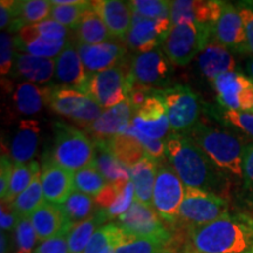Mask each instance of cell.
Wrapping results in <instances>:
<instances>
[{
	"label": "cell",
	"mask_w": 253,
	"mask_h": 253,
	"mask_svg": "<svg viewBox=\"0 0 253 253\" xmlns=\"http://www.w3.org/2000/svg\"><path fill=\"white\" fill-rule=\"evenodd\" d=\"M166 148L168 160L186 188L204 190L216 195L225 190V175L188 136L173 132L167 137Z\"/></svg>",
	"instance_id": "cell-1"
},
{
	"label": "cell",
	"mask_w": 253,
	"mask_h": 253,
	"mask_svg": "<svg viewBox=\"0 0 253 253\" xmlns=\"http://www.w3.org/2000/svg\"><path fill=\"white\" fill-rule=\"evenodd\" d=\"M186 249L197 253H253V218L237 214L190 227Z\"/></svg>",
	"instance_id": "cell-2"
},
{
	"label": "cell",
	"mask_w": 253,
	"mask_h": 253,
	"mask_svg": "<svg viewBox=\"0 0 253 253\" xmlns=\"http://www.w3.org/2000/svg\"><path fill=\"white\" fill-rule=\"evenodd\" d=\"M183 134L195 142L221 172L243 179V157L245 147L236 135L225 129L214 128L201 122Z\"/></svg>",
	"instance_id": "cell-3"
},
{
	"label": "cell",
	"mask_w": 253,
	"mask_h": 253,
	"mask_svg": "<svg viewBox=\"0 0 253 253\" xmlns=\"http://www.w3.org/2000/svg\"><path fill=\"white\" fill-rule=\"evenodd\" d=\"M95 144L86 132L66 123L54 126V141L50 160L72 172H77L94 162Z\"/></svg>",
	"instance_id": "cell-4"
},
{
	"label": "cell",
	"mask_w": 253,
	"mask_h": 253,
	"mask_svg": "<svg viewBox=\"0 0 253 253\" xmlns=\"http://www.w3.org/2000/svg\"><path fill=\"white\" fill-rule=\"evenodd\" d=\"M211 39V25L186 23L170 27L162 46L164 54L177 66H185L201 54Z\"/></svg>",
	"instance_id": "cell-5"
},
{
	"label": "cell",
	"mask_w": 253,
	"mask_h": 253,
	"mask_svg": "<svg viewBox=\"0 0 253 253\" xmlns=\"http://www.w3.org/2000/svg\"><path fill=\"white\" fill-rule=\"evenodd\" d=\"M134 84L130 68L126 69L122 61L115 67L90 75L84 94L108 109L128 99Z\"/></svg>",
	"instance_id": "cell-6"
},
{
	"label": "cell",
	"mask_w": 253,
	"mask_h": 253,
	"mask_svg": "<svg viewBox=\"0 0 253 253\" xmlns=\"http://www.w3.org/2000/svg\"><path fill=\"white\" fill-rule=\"evenodd\" d=\"M229 214V203L221 196L204 190L186 188L185 197L179 209L178 221L190 229L208 225Z\"/></svg>",
	"instance_id": "cell-7"
},
{
	"label": "cell",
	"mask_w": 253,
	"mask_h": 253,
	"mask_svg": "<svg viewBox=\"0 0 253 253\" xmlns=\"http://www.w3.org/2000/svg\"><path fill=\"white\" fill-rule=\"evenodd\" d=\"M47 106L59 115L72 120L81 128H88L102 115L103 108L90 96L71 88H50Z\"/></svg>",
	"instance_id": "cell-8"
},
{
	"label": "cell",
	"mask_w": 253,
	"mask_h": 253,
	"mask_svg": "<svg viewBox=\"0 0 253 253\" xmlns=\"http://www.w3.org/2000/svg\"><path fill=\"white\" fill-rule=\"evenodd\" d=\"M186 186L172 167H158L153 192V208L161 219L175 225L178 223L179 209L185 197Z\"/></svg>",
	"instance_id": "cell-9"
},
{
	"label": "cell",
	"mask_w": 253,
	"mask_h": 253,
	"mask_svg": "<svg viewBox=\"0 0 253 253\" xmlns=\"http://www.w3.org/2000/svg\"><path fill=\"white\" fill-rule=\"evenodd\" d=\"M118 224L129 237L156 239L167 244L172 242L171 232L167 229L154 208L136 199L130 209L118 218Z\"/></svg>",
	"instance_id": "cell-10"
},
{
	"label": "cell",
	"mask_w": 253,
	"mask_h": 253,
	"mask_svg": "<svg viewBox=\"0 0 253 253\" xmlns=\"http://www.w3.org/2000/svg\"><path fill=\"white\" fill-rule=\"evenodd\" d=\"M167 107L168 119L173 131H188L198 123L201 103L198 95L186 86H175L160 91Z\"/></svg>",
	"instance_id": "cell-11"
},
{
	"label": "cell",
	"mask_w": 253,
	"mask_h": 253,
	"mask_svg": "<svg viewBox=\"0 0 253 253\" xmlns=\"http://www.w3.org/2000/svg\"><path fill=\"white\" fill-rule=\"evenodd\" d=\"M218 102L227 110L253 113V81L239 72H227L213 82Z\"/></svg>",
	"instance_id": "cell-12"
},
{
	"label": "cell",
	"mask_w": 253,
	"mask_h": 253,
	"mask_svg": "<svg viewBox=\"0 0 253 253\" xmlns=\"http://www.w3.org/2000/svg\"><path fill=\"white\" fill-rule=\"evenodd\" d=\"M130 126L147 137L155 140L168 137L171 126L168 119L166 103L160 91L148 95L141 108L136 110Z\"/></svg>",
	"instance_id": "cell-13"
},
{
	"label": "cell",
	"mask_w": 253,
	"mask_h": 253,
	"mask_svg": "<svg viewBox=\"0 0 253 253\" xmlns=\"http://www.w3.org/2000/svg\"><path fill=\"white\" fill-rule=\"evenodd\" d=\"M170 27V19L155 20L132 11L131 27L125 40L129 48L138 52V54L151 52L160 42L163 43Z\"/></svg>",
	"instance_id": "cell-14"
},
{
	"label": "cell",
	"mask_w": 253,
	"mask_h": 253,
	"mask_svg": "<svg viewBox=\"0 0 253 253\" xmlns=\"http://www.w3.org/2000/svg\"><path fill=\"white\" fill-rule=\"evenodd\" d=\"M135 110L130 101L126 99L122 103L103 110L102 115L86 128L93 142H107L120 134H125L131 125Z\"/></svg>",
	"instance_id": "cell-15"
},
{
	"label": "cell",
	"mask_w": 253,
	"mask_h": 253,
	"mask_svg": "<svg viewBox=\"0 0 253 253\" xmlns=\"http://www.w3.org/2000/svg\"><path fill=\"white\" fill-rule=\"evenodd\" d=\"M211 39L226 48L238 50L240 53L248 52L244 23L237 6L224 1L219 19L211 26Z\"/></svg>",
	"instance_id": "cell-16"
},
{
	"label": "cell",
	"mask_w": 253,
	"mask_h": 253,
	"mask_svg": "<svg viewBox=\"0 0 253 253\" xmlns=\"http://www.w3.org/2000/svg\"><path fill=\"white\" fill-rule=\"evenodd\" d=\"M224 1H196V0H175L170 1V23L181 25L196 23L212 25L219 19Z\"/></svg>",
	"instance_id": "cell-17"
},
{
	"label": "cell",
	"mask_w": 253,
	"mask_h": 253,
	"mask_svg": "<svg viewBox=\"0 0 253 253\" xmlns=\"http://www.w3.org/2000/svg\"><path fill=\"white\" fill-rule=\"evenodd\" d=\"M40 179L47 203L61 205L74 191V172L56 164L50 158L43 163Z\"/></svg>",
	"instance_id": "cell-18"
},
{
	"label": "cell",
	"mask_w": 253,
	"mask_h": 253,
	"mask_svg": "<svg viewBox=\"0 0 253 253\" xmlns=\"http://www.w3.org/2000/svg\"><path fill=\"white\" fill-rule=\"evenodd\" d=\"M168 72L167 59L160 49L140 53L130 62V74L135 84L147 89L164 82Z\"/></svg>",
	"instance_id": "cell-19"
},
{
	"label": "cell",
	"mask_w": 253,
	"mask_h": 253,
	"mask_svg": "<svg viewBox=\"0 0 253 253\" xmlns=\"http://www.w3.org/2000/svg\"><path fill=\"white\" fill-rule=\"evenodd\" d=\"M77 48L89 77L95 73L103 72L120 65L126 54L125 46L116 42L84 45L78 41Z\"/></svg>",
	"instance_id": "cell-20"
},
{
	"label": "cell",
	"mask_w": 253,
	"mask_h": 253,
	"mask_svg": "<svg viewBox=\"0 0 253 253\" xmlns=\"http://www.w3.org/2000/svg\"><path fill=\"white\" fill-rule=\"evenodd\" d=\"M55 78L60 84L84 94L89 75L84 69L77 43L68 42L61 54L55 59Z\"/></svg>",
	"instance_id": "cell-21"
},
{
	"label": "cell",
	"mask_w": 253,
	"mask_h": 253,
	"mask_svg": "<svg viewBox=\"0 0 253 253\" xmlns=\"http://www.w3.org/2000/svg\"><path fill=\"white\" fill-rule=\"evenodd\" d=\"M91 7L100 15L114 38L126 39L131 27L132 9L129 2L121 0H96Z\"/></svg>",
	"instance_id": "cell-22"
},
{
	"label": "cell",
	"mask_w": 253,
	"mask_h": 253,
	"mask_svg": "<svg viewBox=\"0 0 253 253\" xmlns=\"http://www.w3.org/2000/svg\"><path fill=\"white\" fill-rule=\"evenodd\" d=\"M14 39L15 47L19 50L26 52L27 54L47 59L58 58L69 42L67 39L54 40L40 36L34 25L21 28Z\"/></svg>",
	"instance_id": "cell-23"
},
{
	"label": "cell",
	"mask_w": 253,
	"mask_h": 253,
	"mask_svg": "<svg viewBox=\"0 0 253 253\" xmlns=\"http://www.w3.org/2000/svg\"><path fill=\"white\" fill-rule=\"evenodd\" d=\"M198 67L209 81L213 82L216 78L227 72H235L236 61L229 48L210 39L205 48L198 55Z\"/></svg>",
	"instance_id": "cell-24"
},
{
	"label": "cell",
	"mask_w": 253,
	"mask_h": 253,
	"mask_svg": "<svg viewBox=\"0 0 253 253\" xmlns=\"http://www.w3.org/2000/svg\"><path fill=\"white\" fill-rule=\"evenodd\" d=\"M30 219L37 232L38 240L41 243L58 236L62 231L71 230L73 226L66 219L59 205L47 202L31 214Z\"/></svg>",
	"instance_id": "cell-25"
},
{
	"label": "cell",
	"mask_w": 253,
	"mask_h": 253,
	"mask_svg": "<svg viewBox=\"0 0 253 253\" xmlns=\"http://www.w3.org/2000/svg\"><path fill=\"white\" fill-rule=\"evenodd\" d=\"M40 140L39 123L34 120H24L11 143V158L14 166L32 162Z\"/></svg>",
	"instance_id": "cell-26"
},
{
	"label": "cell",
	"mask_w": 253,
	"mask_h": 253,
	"mask_svg": "<svg viewBox=\"0 0 253 253\" xmlns=\"http://www.w3.org/2000/svg\"><path fill=\"white\" fill-rule=\"evenodd\" d=\"M55 59L40 58L27 53H15L14 69L19 77L31 82L45 84L55 75Z\"/></svg>",
	"instance_id": "cell-27"
},
{
	"label": "cell",
	"mask_w": 253,
	"mask_h": 253,
	"mask_svg": "<svg viewBox=\"0 0 253 253\" xmlns=\"http://www.w3.org/2000/svg\"><path fill=\"white\" fill-rule=\"evenodd\" d=\"M95 156L93 164L102 173L109 184H122L131 181L130 168L126 167L114 156L106 142H94Z\"/></svg>",
	"instance_id": "cell-28"
},
{
	"label": "cell",
	"mask_w": 253,
	"mask_h": 253,
	"mask_svg": "<svg viewBox=\"0 0 253 253\" xmlns=\"http://www.w3.org/2000/svg\"><path fill=\"white\" fill-rule=\"evenodd\" d=\"M157 162L148 156L130 168L131 182L134 184L135 197L142 204L153 207V192L157 176Z\"/></svg>",
	"instance_id": "cell-29"
},
{
	"label": "cell",
	"mask_w": 253,
	"mask_h": 253,
	"mask_svg": "<svg viewBox=\"0 0 253 253\" xmlns=\"http://www.w3.org/2000/svg\"><path fill=\"white\" fill-rule=\"evenodd\" d=\"M49 87H39L31 82H23L14 91L15 108L24 115H34L42 109L48 101Z\"/></svg>",
	"instance_id": "cell-30"
},
{
	"label": "cell",
	"mask_w": 253,
	"mask_h": 253,
	"mask_svg": "<svg viewBox=\"0 0 253 253\" xmlns=\"http://www.w3.org/2000/svg\"><path fill=\"white\" fill-rule=\"evenodd\" d=\"M52 12V1L47 0H25L18 1L15 19L9 26V32H19L25 26L37 25L47 20Z\"/></svg>",
	"instance_id": "cell-31"
},
{
	"label": "cell",
	"mask_w": 253,
	"mask_h": 253,
	"mask_svg": "<svg viewBox=\"0 0 253 253\" xmlns=\"http://www.w3.org/2000/svg\"><path fill=\"white\" fill-rule=\"evenodd\" d=\"M108 219L104 211L99 209L88 219L73 225L67 237L69 253H84L99 226Z\"/></svg>",
	"instance_id": "cell-32"
},
{
	"label": "cell",
	"mask_w": 253,
	"mask_h": 253,
	"mask_svg": "<svg viewBox=\"0 0 253 253\" xmlns=\"http://www.w3.org/2000/svg\"><path fill=\"white\" fill-rule=\"evenodd\" d=\"M79 42L84 45H99L112 39L108 28L93 7H90L82 17L80 24L75 30Z\"/></svg>",
	"instance_id": "cell-33"
},
{
	"label": "cell",
	"mask_w": 253,
	"mask_h": 253,
	"mask_svg": "<svg viewBox=\"0 0 253 253\" xmlns=\"http://www.w3.org/2000/svg\"><path fill=\"white\" fill-rule=\"evenodd\" d=\"M108 149L112 151L122 164L131 168L145 157V151L137 138L128 134H120L106 142Z\"/></svg>",
	"instance_id": "cell-34"
},
{
	"label": "cell",
	"mask_w": 253,
	"mask_h": 253,
	"mask_svg": "<svg viewBox=\"0 0 253 253\" xmlns=\"http://www.w3.org/2000/svg\"><path fill=\"white\" fill-rule=\"evenodd\" d=\"M95 198L86 194H82L80 191H74L69 195L61 205H59L61 211L65 214L66 219L69 224L81 223V221L88 219L96 212L95 211Z\"/></svg>",
	"instance_id": "cell-35"
},
{
	"label": "cell",
	"mask_w": 253,
	"mask_h": 253,
	"mask_svg": "<svg viewBox=\"0 0 253 253\" xmlns=\"http://www.w3.org/2000/svg\"><path fill=\"white\" fill-rule=\"evenodd\" d=\"M40 173L34 177L31 185L25 190L23 194H20L17 198L12 202V207L18 213L19 217H30L38 208L45 203L43 197L42 186H41Z\"/></svg>",
	"instance_id": "cell-36"
},
{
	"label": "cell",
	"mask_w": 253,
	"mask_h": 253,
	"mask_svg": "<svg viewBox=\"0 0 253 253\" xmlns=\"http://www.w3.org/2000/svg\"><path fill=\"white\" fill-rule=\"evenodd\" d=\"M39 172V164H38L36 161H32V162L26 164H19V166H15L13 173H12V178L11 183H9L7 194H6V196L1 199V201L12 204V202H13L19 195L23 194L25 190L31 185L34 177H36Z\"/></svg>",
	"instance_id": "cell-37"
},
{
	"label": "cell",
	"mask_w": 253,
	"mask_h": 253,
	"mask_svg": "<svg viewBox=\"0 0 253 253\" xmlns=\"http://www.w3.org/2000/svg\"><path fill=\"white\" fill-rule=\"evenodd\" d=\"M126 237L118 223L106 224L96 230L84 253H101L110 246L116 248Z\"/></svg>",
	"instance_id": "cell-38"
},
{
	"label": "cell",
	"mask_w": 253,
	"mask_h": 253,
	"mask_svg": "<svg viewBox=\"0 0 253 253\" xmlns=\"http://www.w3.org/2000/svg\"><path fill=\"white\" fill-rule=\"evenodd\" d=\"M109 184L93 163L74 172V190L95 197Z\"/></svg>",
	"instance_id": "cell-39"
},
{
	"label": "cell",
	"mask_w": 253,
	"mask_h": 253,
	"mask_svg": "<svg viewBox=\"0 0 253 253\" xmlns=\"http://www.w3.org/2000/svg\"><path fill=\"white\" fill-rule=\"evenodd\" d=\"M91 7V1H84L80 0L75 5H53L52 12H50V18L55 20L56 23L61 24L65 27L75 28L79 26L82 17Z\"/></svg>",
	"instance_id": "cell-40"
},
{
	"label": "cell",
	"mask_w": 253,
	"mask_h": 253,
	"mask_svg": "<svg viewBox=\"0 0 253 253\" xmlns=\"http://www.w3.org/2000/svg\"><path fill=\"white\" fill-rule=\"evenodd\" d=\"M169 244L156 239L126 237L115 248V253H167Z\"/></svg>",
	"instance_id": "cell-41"
},
{
	"label": "cell",
	"mask_w": 253,
	"mask_h": 253,
	"mask_svg": "<svg viewBox=\"0 0 253 253\" xmlns=\"http://www.w3.org/2000/svg\"><path fill=\"white\" fill-rule=\"evenodd\" d=\"M131 9L145 18L170 19V1L163 0H132L129 1Z\"/></svg>",
	"instance_id": "cell-42"
},
{
	"label": "cell",
	"mask_w": 253,
	"mask_h": 253,
	"mask_svg": "<svg viewBox=\"0 0 253 253\" xmlns=\"http://www.w3.org/2000/svg\"><path fill=\"white\" fill-rule=\"evenodd\" d=\"M15 242L19 251L32 253L38 242L37 232L34 230L30 217H20L15 226Z\"/></svg>",
	"instance_id": "cell-43"
},
{
	"label": "cell",
	"mask_w": 253,
	"mask_h": 253,
	"mask_svg": "<svg viewBox=\"0 0 253 253\" xmlns=\"http://www.w3.org/2000/svg\"><path fill=\"white\" fill-rule=\"evenodd\" d=\"M125 134L134 136L135 138H137L140 141V143L143 147L145 151V156H148L151 160H154L155 162L157 161L163 160L164 156H167V148H166V142L162 140H155V138H150L144 136L141 132L135 130L131 126H129V128L126 129Z\"/></svg>",
	"instance_id": "cell-44"
},
{
	"label": "cell",
	"mask_w": 253,
	"mask_h": 253,
	"mask_svg": "<svg viewBox=\"0 0 253 253\" xmlns=\"http://www.w3.org/2000/svg\"><path fill=\"white\" fill-rule=\"evenodd\" d=\"M15 39L8 32L0 34V71L1 74H8L14 65L15 59Z\"/></svg>",
	"instance_id": "cell-45"
},
{
	"label": "cell",
	"mask_w": 253,
	"mask_h": 253,
	"mask_svg": "<svg viewBox=\"0 0 253 253\" xmlns=\"http://www.w3.org/2000/svg\"><path fill=\"white\" fill-rule=\"evenodd\" d=\"M221 119L227 125L239 129L249 137L253 138V113L236 112V110L225 109L221 113Z\"/></svg>",
	"instance_id": "cell-46"
},
{
	"label": "cell",
	"mask_w": 253,
	"mask_h": 253,
	"mask_svg": "<svg viewBox=\"0 0 253 253\" xmlns=\"http://www.w3.org/2000/svg\"><path fill=\"white\" fill-rule=\"evenodd\" d=\"M68 232L69 230L62 231L58 236L45 240L38 245L33 253H69L68 249Z\"/></svg>",
	"instance_id": "cell-47"
},
{
	"label": "cell",
	"mask_w": 253,
	"mask_h": 253,
	"mask_svg": "<svg viewBox=\"0 0 253 253\" xmlns=\"http://www.w3.org/2000/svg\"><path fill=\"white\" fill-rule=\"evenodd\" d=\"M238 8L240 17L243 19L246 34V50L253 55V5L251 1L239 2Z\"/></svg>",
	"instance_id": "cell-48"
},
{
	"label": "cell",
	"mask_w": 253,
	"mask_h": 253,
	"mask_svg": "<svg viewBox=\"0 0 253 253\" xmlns=\"http://www.w3.org/2000/svg\"><path fill=\"white\" fill-rule=\"evenodd\" d=\"M36 30L40 36L49 38V39L54 40H65L67 39L68 30L67 27L62 26L61 24L56 23L53 19H47L45 21L34 25Z\"/></svg>",
	"instance_id": "cell-49"
},
{
	"label": "cell",
	"mask_w": 253,
	"mask_h": 253,
	"mask_svg": "<svg viewBox=\"0 0 253 253\" xmlns=\"http://www.w3.org/2000/svg\"><path fill=\"white\" fill-rule=\"evenodd\" d=\"M243 182L244 190L253 201V143L246 145L243 157Z\"/></svg>",
	"instance_id": "cell-50"
},
{
	"label": "cell",
	"mask_w": 253,
	"mask_h": 253,
	"mask_svg": "<svg viewBox=\"0 0 253 253\" xmlns=\"http://www.w3.org/2000/svg\"><path fill=\"white\" fill-rule=\"evenodd\" d=\"M14 167L13 161H11L7 155H1V161H0V196H1V199L7 194Z\"/></svg>",
	"instance_id": "cell-51"
},
{
	"label": "cell",
	"mask_w": 253,
	"mask_h": 253,
	"mask_svg": "<svg viewBox=\"0 0 253 253\" xmlns=\"http://www.w3.org/2000/svg\"><path fill=\"white\" fill-rule=\"evenodd\" d=\"M18 1L13 0H1L0 2V28L8 30L17 14Z\"/></svg>",
	"instance_id": "cell-52"
},
{
	"label": "cell",
	"mask_w": 253,
	"mask_h": 253,
	"mask_svg": "<svg viewBox=\"0 0 253 253\" xmlns=\"http://www.w3.org/2000/svg\"><path fill=\"white\" fill-rule=\"evenodd\" d=\"M19 218L20 217L14 211L12 204L1 201V209H0V226H1V231L5 232V231L15 229Z\"/></svg>",
	"instance_id": "cell-53"
},
{
	"label": "cell",
	"mask_w": 253,
	"mask_h": 253,
	"mask_svg": "<svg viewBox=\"0 0 253 253\" xmlns=\"http://www.w3.org/2000/svg\"><path fill=\"white\" fill-rule=\"evenodd\" d=\"M0 243H1V248H0V253H7L8 251V238L6 236L4 231H1L0 235Z\"/></svg>",
	"instance_id": "cell-54"
},
{
	"label": "cell",
	"mask_w": 253,
	"mask_h": 253,
	"mask_svg": "<svg viewBox=\"0 0 253 253\" xmlns=\"http://www.w3.org/2000/svg\"><path fill=\"white\" fill-rule=\"evenodd\" d=\"M246 68H248L249 74L251 75V79H252V81H253V59L250 60V61L248 62V65H246Z\"/></svg>",
	"instance_id": "cell-55"
},
{
	"label": "cell",
	"mask_w": 253,
	"mask_h": 253,
	"mask_svg": "<svg viewBox=\"0 0 253 253\" xmlns=\"http://www.w3.org/2000/svg\"><path fill=\"white\" fill-rule=\"evenodd\" d=\"M101 253H115V246H110V248H107L106 250H103Z\"/></svg>",
	"instance_id": "cell-56"
},
{
	"label": "cell",
	"mask_w": 253,
	"mask_h": 253,
	"mask_svg": "<svg viewBox=\"0 0 253 253\" xmlns=\"http://www.w3.org/2000/svg\"><path fill=\"white\" fill-rule=\"evenodd\" d=\"M183 253H197V252H194V251H191V250L185 249V250H184V252H183Z\"/></svg>",
	"instance_id": "cell-57"
},
{
	"label": "cell",
	"mask_w": 253,
	"mask_h": 253,
	"mask_svg": "<svg viewBox=\"0 0 253 253\" xmlns=\"http://www.w3.org/2000/svg\"><path fill=\"white\" fill-rule=\"evenodd\" d=\"M17 253H28V252H24V251H18Z\"/></svg>",
	"instance_id": "cell-58"
},
{
	"label": "cell",
	"mask_w": 253,
	"mask_h": 253,
	"mask_svg": "<svg viewBox=\"0 0 253 253\" xmlns=\"http://www.w3.org/2000/svg\"><path fill=\"white\" fill-rule=\"evenodd\" d=\"M167 253H175V252H172V251H171V250H169V251H168Z\"/></svg>",
	"instance_id": "cell-59"
},
{
	"label": "cell",
	"mask_w": 253,
	"mask_h": 253,
	"mask_svg": "<svg viewBox=\"0 0 253 253\" xmlns=\"http://www.w3.org/2000/svg\"><path fill=\"white\" fill-rule=\"evenodd\" d=\"M251 4H252V5H253V1H251Z\"/></svg>",
	"instance_id": "cell-60"
}]
</instances>
